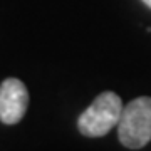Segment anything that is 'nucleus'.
I'll return each instance as SVG.
<instances>
[{
    "mask_svg": "<svg viewBox=\"0 0 151 151\" xmlns=\"http://www.w3.org/2000/svg\"><path fill=\"white\" fill-rule=\"evenodd\" d=\"M119 141L126 148L139 150L151 141V97L141 96L123 108L118 123Z\"/></svg>",
    "mask_w": 151,
    "mask_h": 151,
    "instance_id": "1",
    "label": "nucleus"
},
{
    "mask_svg": "<svg viewBox=\"0 0 151 151\" xmlns=\"http://www.w3.org/2000/svg\"><path fill=\"white\" fill-rule=\"evenodd\" d=\"M123 101L116 92L106 91L92 101V104L81 114L77 128L84 136L99 138L118 126L123 114Z\"/></svg>",
    "mask_w": 151,
    "mask_h": 151,
    "instance_id": "2",
    "label": "nucleus"
},
{
    "mask_svg": "<svg viewBox=\"0 0 151 151\" xmlns=\"http://www.w3.org/2000/svg\"><path fill=\"white\" fill-rule=\"evenodd\" d=\"M29 92L19 79H5L0 86V121L4 124L19 123L27 111Z\"/></svg>",
    "mask_w": 151,
    "mask_h": 151,
    "instance_id": "3",
    "label": "nucleus"
},
{
    "mask_svg": "<svg viewBox=\"0 0 151 151\" xmlns=\"http://www.w3.org/2000/svg\"><path fill=\"white\" fill-rule=\"evenodd\" d=\"M141 2H143L146 7H150V9H151V0H141Z\"/></svg>",
    "mask_w": 151,
    "mask_h": 151,
    "instance_id": "4",
    "label": "nucleus"
}]
</instances>
